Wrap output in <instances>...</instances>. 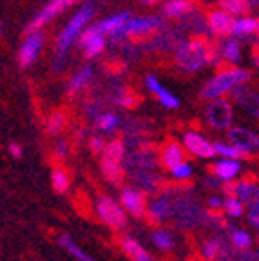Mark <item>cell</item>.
<instances>
[{"label": "cell", "instance_id": "cell-27", "mask_svg": "<svg viewBox=\"0 0 259 261\" xmlns=\"http://www.w3.org/2000/svg\"><path fill=\"white\" fill-rule=\"evenodd\" d=\"M221 53H223V57L227 58L228 62H232V64L239 62V58H241V49H239L238 40H236V38H228V40H225Z\"/></svg>", "mask_w": 259, "mask_h": 261}, {"label": "cell", "instance_id": "cell-30", "mask_svg": "<svg viewBox=\"0 0 259 261\" xmlns=\"http://www.w3.org/2000/svg\"><path fill=\"white\" fill-rule=\"evenodd\" d=\"M223 208L234 218L243 216V211H245V205L236 198V196H228L227 200H223Z\"/></svg>", "mask_w": 259, "mask_h": 261}, {"label": "cell", "instance_id": "cell-40", "mask_svg": "<svg viewBox=\"0 0 259 261\" xmlns=\"http://www.w3.org/2000/svg\"><path fill=\"white\" fill-rule=\"evenodd\" d=\"M206 203L211 205L212 208H221L223 207V200H221V198H218V196H211Z\"/></svg>", "mask_w": 259, "mask_h": 261}, {"label": "cell", "instance_id": "cell-21", "mask_svg": "<svg viewBox=\"0 0 259 261\" xmlns=\"http://www.w3.org/2000/svg\"><path fill=\"white\" fill-rule=\"evenodd\" d=\"M192 9H194V6L189 0H169L163 6V15L169 18H179V16L191 13Z\"/></svg>", "mask_w": 259, "mask_h": 261}, {"label": "cell", "instance_id": "cell-42", "mask_svg": "<svg viewBox=\"0 0 259 261\" xmlns=\"http://www.w3.org/2000/svg\"><path fill=\"white\" fill-rule=\"evenodd\" d=\"M134 261H154V259H152V257L149 256V254L145 252V250H143V252L140 254V256H138V257H136V259H134Z\"/></svg>", "mask_w": 259, "mask_h": 261}, {"label": "cell", "instance_id": "cell-7", "mask_svg": "<svg viewBox=\"0 0 259 261\" xmlns=\"http://www.w3.org/2000/svg\"><path fill=\"white\" fill-rule=\"evenodd\" d=\"M44 40H45L44 33L38 31V29L29 33L25 42L22 44L20 51H18V64L22 67H29V65H33L37 62L38 55H40L42 47H44Z\"/></svg>", "mask_w": 259, "mask_h": 261}, {"label": "cell", "instance_id": "cell-38", "mask_svg": "<svg viewBox=\"0 0 259 261\" xmlns=\"http://www.w3.org/2000/svg\"><path fill=\"white\" fill-rule=\"evenodd\" d=\"M106 147V142L100 138V136H94V138H91V149H93L94 152H101V149Z\"/></svg>", "mask_w": 259, "mask_h": 261}, {"label": "cell", "instance_id": "cell-4", "mask_svg": "<svg viewBox=\"0 0 259 261\" xmlns=\"http://www.w3.org/2000/svg\"><path fill=\"white\" fill-rule=\"evenodd\" d=\"M101 171L106 179L111 184L120 185L122 184V160H123V143L120 140H113L101 149Z\"/></svg>", "mask_w": 259, "mask_h": 261}, {"label": "cell", "instance_id": "cell-33", "mask_svg": "<svg viewBox=\"0 0 259 261\" xmlns=\"http://www.w3.org/2000/svg\"><path fill=\"white\" fill-rule=\"evenodd\" d=\"M221 241L219 240H209L206 243H203V257H206V259L211 261V259H216L218 257V254L221 252Z\"/></svg>", "mask_w": 259, "mask_h": 261}, {"label": "cell", "instance_id": "cell-25", "mask_svg": "<svg viewBox=\"0 0 259 261\" xmlns=\"http://www.w3.org/2000/svg\"><path fill=\"white\" fill-rule=\"evenodd\" d=\"M58 243L62 245V249H65L69 254H71V256L76 257V259H80V261H96L94 257L87 256V254H85L84 250H82L80 247H78V245L74 243V241L71 240L69 236H60V238H58Z\"/></svg>", "mask_w": 259, "mask_h": 261}, {"label": "cell", "instance_id": "cell-10", "mask_svg": "<svg viewBox=\"0 0 259 261\" xmlns=\"http://www.w3.org/2000/svg\"><path fill=\"white\" fill-rule=\"evenodd\" d=\"M228 142L232 145L239 147L241 151L248 152V154L257 151V145H259L257 135L252 133V130L245 129V127H234V129L228 130Z\"/></svg>", "mask_w": 259, "mask_h": 261}, {"label": "cell", "instance_id": "cell-6", "mask_svg": "<svg viewBox=\"0 0 259 261\" xmlns=\"http://www.w3.org/2000/svg\"><path fill=\"white\" fill-rule=\"evenodd\" d=\"M98 216L106 221L109 227L116 228V230H122L127 227V214L123 211L122 205H118L113 198L109 196H101L96 203Z\"/></svg>", "mask_w": 259, "mask_h": 261}, {"label": "cell", "instance_id": "cell-12", "mask_svg": "<svg viewBox=\"0 0 259 261\" xmlns=\"http://www.w3.org/2000/svg\"><path fill=\"white\" fill-rule=\"evenodd\" d=\"M131 18V13L129 11H123V13H116V15L109 16V18H106V20H100L98 24L91 25L87 31L91 33H98V35H114V33L122 31L123 25H125V22Z\"/></svg>", "mask_w": 259, "mask_h": 261}, {"label": "cell", "instance_id": "cell-24", "mask_svg": "<svg viewBox=\"0 0 259 261\" xmlns=\"http://www.w3.org/2000/svg\"><path fill=\"white\" fill-rule=\"evenodd\" d=\"M91 78H93V69H91L89 65H84L82 69L76 71V74L71 78V82H69V93H76V91H80L82 87H85L87 84H89Z\"/></svg>", "mask_w": 259, "mask_h": 261}, {"label": "cell", "instance_id": "cell-16", "mask_svg": "<svg viewBox=\"0 0 259 261\" xmlns=\"http://www.w3.org/2000/svg\"><path fill=\"white\" fill-rule=\"evenodd\" d=\"M82 47H84V53L87 58H94L106 49V37L103 35H98V33L91 31H82L80 35Z\"/></svg>", "mask_w": 259, "mask_h": 261}, {"label": "cell", "instance_id": "cell-28", "mask_svg": "<svg viewBox=\"0 0 259 261\" xmlns=\"http://www.w3.org/2000/svg\"><path fill=\"white\" fill-rule=\"evenodd\" d=\"M120 245H122L123 252H125L129 257H133V259H136V257L145 250L142 245L134 240V238H129V236H123L122 240H120Z\"/></svg>", "mask_w": 259, "mask_h": 261}, {"label": "cell", "instance_id": "cell-34", "mask_svg": "<svg viewBox=\"0 0 259 261\" xmlns=\"http://www.w3.org/2000/svg\"><path fill=\"white\" fill-rule=\"evenodd\" d=\"M232 243L241 250H247L252 245V236L245 230H234L232 232Z\"/></svg>", "mask_w": 259, "mask_h": 261}, {"label": "cell", "instance_id": "cell-14", "mask_svg": "<svg viewBox=\"0 0 259 261\" xmlns=\"http://www.w3.org/2000/svg\"><path fill=\"white\" fill-rule=\"evenodd\" d=\"M212 171L214 176L219 181H234L236 178L241 172V162L239 160H232V158H221L219 162H216L212 165Z\"/></svg>", "mask_w": 259, "mask_h": 261}, {"label": "cell", "instance_id": "cell-43", "mask_svg": "<svg viewBox=\"0 0 259 261\" xmlns=\"http://www.w3.org/2000/svg\"><path fill=\"white\" fill-rule=\"evenodd\" d=\"M250 8H257V0H247Z\"/></svg>", "mask_w": 259, "mask_h": 261}, {"label": "cell", "instance_id": "cell-15", "mask_svg": "<svg viewBox=\"0 0 259 261\" xmlns=\"http://www.w3.org/2000/svg\"><path fill=\"white\" fill-rule=\"evenodd\" d=\"M145 86L149 87L150 93L156 94V98H158L160 103H162L163 107H167V109H176V107H179V100H178V98H176L174 94H170L169 91H167L165 87L160 84L156 76L149 74V76L145 78Z\"/></svg>", "mask_w": 259, "mask_h": 261}, {"label": "cell", "instance_id": "cell-26", "mask_svg": "<svg viewBox=\"0 0 259 261\" xmlns=\"http://www.w3.org/2000/svg\"><path fill=\"white\" fill-rule=\"evenodd\" d=\"M149 212H150V216L156 218V220H165L170 214V201L162 196V198L154 200L152 203L149 205Z\"/></svg>", "mask_w": 259, "mask_h": 261}, {"label": "cell", "instance_id": "cell-13", "mask_svg": "<svg viewBox=\"0 0 259 261\" xmlns=\"http://www.w3.org/2000/svg\"><path fill=\"white\" fill-rule=\"evenodd\" d=\"M183 145H185L187 151L199 156V158H212L214 156L212 143L198 133H187L185 138H183Z\"/></svg>", "mask_w": 259, "mask_h": 261}, {"label": "cell", "instance_id": "cell-17", "mask_svg": "<svg viewBox=\"0 0 259 261\" xmlns=\"http://www.w3.org/2000/svg\"><path fill=\"white\" fill-rule=\"evenodd\" d=\"M259 29V20L255 16H239V18H232L230 25V35H234V38H243L255 35Z\"/></svg>", "mask_w": 259, "mask_h": 261}, {"label": "cell", "instance_id": "cell-20", "mask_svg": "<svg viewBox=\"0 0 259 261\" xmlns=\"http://www.w3.org/2000/svg\"><path fill=\"white\" fill-rule=\"evenodd\" d=\"M162 162L163 165L167 167H174L178 163L185 162V151H183V147L176 142H170L169 145L165 147V151L162 152Z\"/></svg>", "mask_w": 259, "mask_h": 261}, {"label": "cell", "instance_id": "cell-1", "mask_svg": "<svg viewBox=\"0 0 259 261\" xmlns=\"http://www.w3.org/2000/svg\"><path fill=\"white\" fill-rule=\"evenodd\" d=\"M248 80H250V73L248 71L239 69V67H228V69L219 71L216 76H212L211 80L206 82V86L201 91V96L205 100H214V98L227 94L236 86L247 84Z\"/></svg>", "mask_w": 259, "mask_h": 261}, {"label": "cell", "instance_id": "cell-22", "mask_svg": "<svg viewBox=\"0 0 259 261\" xmlns=\"http://www.w3.org/2000/svg\"><path fill=\"white\" fill-rule=\"evenodd\" d=\"M212 147H214V154H219L221 158H232V160H247L248 152L241 151L239 147L232 145V143H223V142H218V143H212Z\"/></svg>", "mask_w": 259, "mask_h": 261}, {"label": "cell", "instance_id": "cell-36", "mask_svg": "<svg viewBox=\"0 0 259 261\" xmlns=\"http://www.w3.org/2000/svg\"><path fill=\"white\" fill-rule=\"evenodd\" d=\"M170 172L176 179H189L192 176V167L187 162H182L174 167H170Z\"/></svg>", "mask_w": 259, "mask_h": 261}, {"label": "cell", "instance_id": "cell-29", "mask_svg": "<svg viewBox=\"0 0 259 261\" xmlns=\"http://www.w3.org/2000/svg\"><path fill=\"white\" fill-rule=\"evenodd\" d=\"M51 184H53V189L57 192H65L69 189V176L64 169H55L53 176H51Z\"/></svg>", "mask_w": 259, "mask_h": 261}, {"label": "cell", "instance_id": "cell-37", "mask_svg": "<svg viewBox=\"0 0 259 261\" xmlns=\"http://www.w3.org/2000/svg\"><path fill=\"white\" fill-rule=\"evenodd\" d=\"M248 220L254 227L259 225V203L257 201H252L250 203V211H248Z\"/></svg>", "mask_w": 259, "mask_h": 261}, {"label": "cell", "instance_id": "cell-9", "mask_svg": "<svg viewBox=\"0 0 259 261\" xmlns=\"http://www.w3.org/2000/svg\"><path fill=\"white\" fill-rule=\"evenodd\" d=\"M163 25L162 18L158 16H140V18H129L123 25V35L129 37H136V35H147L152 33L156 29H160Z\"/></svg>", "mask_w": 259, "mask_h": 261}, {"label": "cell", "instance_id": "cell-11", "mask_svg": "<svg viewBox=\"0 0 259 261\" xmlns=\"http://www.w3.org/2000/svg\"><path fill=\"white\" fill-rule=\"evenodd\" d=\"M120 200H122L123 211H127L129 214H133V216L140 218L145 214V208H147L145 196L138 191V189H123Z\"/></svg>", "mask_w": 259, "mask_h": 261}, {"label": "cell", "instance_id": "cell-2", "mask_svg": "<svg viewBox=\"0 0 259 261\" xmlns=\"http://www.w3.org/2000/svg\"><path fill=\"white\" fill-rule=\"evenodd\" d=\"M211 60H214V55L211 53V47L203 40L185 42L176 49V62L187 73L203 69Z\"/></svg>", "mask_w": 259, "mask_h": 261}, {"label": "cell", "instance_id": "cell-44", "mask_svg": "<svg viewBox=\"0 0 259 261\" xmlns=\"http://www.w3.org/2000/svg\"><path fill=\"white\" fill-rule=\"evenodd\" d=\"M143 4H154V2H158V0H142Z\"/></svg>", "mask_w": 259, "mask_h": 261}, {"label": "cell", "instance_id": "cell-39", "mask_svg": "<svg viewBox=\"0 0 259 261\" xmlns=\"http://www.w3.org/2000/svg\"><path fill=\"white\" fill-rule=\"evenodd\" d=\"M9 152H11L13 158H20V156H22V147L18 145V143H11V145H9Z\"/></svg>", "mask_w": 259, "mask_h": 261}, {"label": "cell", "instance_id": "cell-3", "mask_svg": "<svg viewBox=\"0 0 259 261\" xmlns=\"http://www.w3.org/2000/svg\"><path fill=\"white\" fill-rule=\"evenodd\" d=\"M93 15H94L93 4H84L80 9H78L76 15L69 20V24L65 25L64 31H62L60 37H58V40H57V53L58 55H64L65 51L73 45V42L76 40V38L82 35V31L87 28V24L91 22Z\"/></svg>", "mask_w": 259, "mask_h": 261}, {"label": "cell", "instance_id": "cell-8", "mask_svg": "<svg viewBox=\"0 0 259 261\" xmlns=\"http://www.w3.org/2000/svg\"><path fill=\"white\" fill-rule=\"evenodd\" d=\"M76 2L78 0H51V2H49V4L45 6L40 13H38V15L29 22L28 28H25V31L28 33L37 31V29H40L44 24H47L49 20H53L55 16L60 15L62 11H65V9L71 8V6L76 4Z\"/></svg>", "mask_w": 259, "mask_h": 261}, {"label": "cell", "instance_id": "cell-23", "mask_svg": "<svg viewBox=\"0 0 259 261\" xmlns=\"http://www.w3.org/2000/svg\"><path fill=\"white\" fill-rule=\"evenodd\" d=\"M221 11L230 16H245L250 13V6L247 0H221Z\"/></svg>", "mask_w": 259, "mask_h": 261}, {"label": "cell", "instance_id": "cell-19", "mask_svg": "<svg viewBox=\"0 0 259 261\" xmlns=\"http://www.w3.org/2000/svg\"><path fill=\"white\" fill-rule=\"evenodd\" d=\"M209 25H211L212 33L225 37V35H228V33H230L232 16L228 15V13L221 11V9H219V11H212L211 16H209Z\"/></svg>", "mask_w": 259, "mask_h": 261}, {"label": "cell", "instance_id": "cell-31", "mask_svg": "<svg viewBox=\"0 0 259 261\" xmlns=\"http://www.w3.org/2000/svg\"><path fill=\"white\" fill-rule=\"evenodd\" d=\"M96 125H98V129H101L103 133H111V130H114L118 127L116 114H113V113L100 114V116H98V120H96Z\"/></svg>", "mask_w": 259, "mask_h": 261}, {"label": "cell", "instance_id": "cell-32", "mask_svg": "<svg viewBox=\"0 0 259 261\" xmlns=\"http://www.w3.org/2000/svg\"><path fill=\"white\" fill-rule=\"evenodd\" d=\"M152 241L158 249H163V250H170L174 247V240H172V236H170L167 230H156V232L152 234Z\"/></svg>", "mask_w": 259, "mask_h": 261}, {"label": "cell", "instance_id": "cell-35", "mask_svg": "<svg viewBox=\"0 0 259 261\" xmlns=\"http://www.w3.org/2000/svg\"><path fill=\"white\" fill-rule=\"evenodd\" d=\"M65 125V114L64 113H55L47 122V130L51 135H58Z\"/></svg>", "mask_w": 259, "mask_h": 261}, {"label": "cell", "instance_id": "cell-41", "mask_svg": "<svg viewBox=\"0 0 259 261\" xmlns=\"http://www.w3.org/2000/svg\"><path fill=\"white\" fill-rule=\"evenodd\" d=\"M55 152H57L58 158H60V156H65V154H67V143H65V142H58L57 151H55Z\"/></svg>", "mask_w": 259, "mask_h": 261}, {"label": "cell", "instance_id": "cell-5", "mask_svg": "<svg viewBox=\"0 0 259 261\" xmlns=\"http://www.w3.org/2000/svg\"><path fill=\"white\" fill-rule=\"evenodd\" d=\"M206 120L214 129H228L234 122V111L228 100L223 96L211 100V103L206 106Z\"/></svg>", "mask_w": 259, "mask_h": 261}, {"label": "cell", "instance_id": "cell-18", "mask_svg": "<svg viewBox=\"0 0 259 261\" xmlns=\"http://www.w3.org/2000/svg\"><path fill=\"white\" fill-rule=\"evenodd\" d=\"M227 189H230V194L232 196H236L241 203H248L250 205L252 201H257V185L255 184H252V181H238L236 185H230L228 184L227 185Z\"/></svg>", "mask_w": 259, "mask_h": 261}]
</instances>
